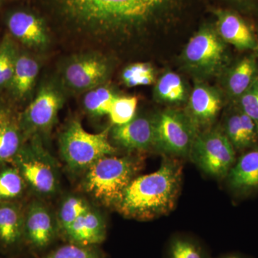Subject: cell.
Listing matches in <instances>:
<instances>
[{
    "label": "cell",
    "mask_w": 258,
    "mask_h": 258,
    "mask_svg": "<svg viewBox=\"0 0 258 258\" xmlns=\"http://www.w3.org/2000/svg\"><path fill=\"white\" fill-rule=\"evenodd\" d=\"M27 184L15 166L0 171V201H15L25 192Z\"/></svg>",
    "instance_id": "cell-27"
},
{
    "label": "cell",
    "mask_w": 258,
    "mask_h": 258,
    "mask_svg": "<svg viewBox=\"0 0 258 258\" xmlns=\"http://www.w3.org/2000/svg\"><path fill=\"white\" fill-rule=\"evenodd\" d=\"M164 258H212L200 241L186 235H175L166 244Z\"/></svg>",
    "instance_id": "cell-24"
},
{
    "label": "cell",
    "mask_w": 258,
    "mask_h": 258,
    "mask_svg": "<svg viewBox=\"0 0 258 258\" xmlns=\"http://www.w3.org/2000/svg\"><path fill=\"white\" fill-rule=\"evenodd\" d=\"M182 174V166L166 158L158 170L134 178L115 208L123 216L138 220L167 215L175 207Z\"/></svg>",
    "instance_id": "cell-2"
},
{
    "label": "cell",
    "mask_w": 258,
    "mask_h": 258,
    "mask_svg": "<svg viewBox=\"0 0 258 258\" xmlns=\"http://www.w3.org/2000/svg\"><path fill=\"white\" fill-rule=\"evenodd\" d=\"M121 79L128 87L149 86L155 82V71L150 63L137 62L123 70Z\"/></svg>",
    "instance_id": "cell-29"
},
{
    "label": "cell",
    "mask_w": 258,
    "mask_h": 258,
    "mask_svg": "<svg viewBox=\"0 0 258 258\" xmlns=\"http://www.w3.org/2000/svg\"><path fill=\"white\" fill-rule=\"evenodd\" d=\"M255 31L256 37H257V49H256L255 52H254V53L258 57V25L255 27Z\"/></svg>",
    "instance_id": "cell-35"
},
{
    "label": "cell",
    "mask_w": 258,
    "mask_h": 258,
    "mask_svg": "<svg viewBox=\"0 0 258 258\" xmlns=\"http://www.w3.org/2000/svg\"><path fill=\"white\" fill-rule=\"evenodd\" d=\"M237 9L247 13H258V0H229Z\"/></svg>",
    "instance_id": "cell-33"
},
{
    "label": "cell",
    "mask_w": 258,
    "mask_h": 258,
    "mask_svg": "<svg viewBox=\"0 0 258 258\" xmlns=\"http://www.w3.org/2000/svg\"><path fill=\"white\" fill-rule=\"evenodd\" d=\"M106 221L100 212L91 208L81 215L61 237L67 242L83 246H99L106 239Z\"/></svg>",
    "instance_id": "cell-20"
},
{
    "label": "cell",
    "mask_w": 258,
    "mask_h": 258,
    "mask_svg": "<svg viewBox=\"0 0 258 258\" xmlns=\"http://www.w3.org/2000/svg\"><path fill=\"white\" fill-rule=\"evenodd\" d=\"M215 258H250L248 257L247 255H245V254L241 253V252H228V253H226L224 254H222V255L219 256V257Z\"/></svg>",
    "instance_id": "cell-34"
},
{
    "label": "cell",
    "mask_w": 258,
    "mask_h": 258,
    "mask_svg": "<svg viewBox=\"0 0 258 258\" xmlns=\"http://www.w3.org/2000/svg\"><path fill=\"white\" fill-rule=\"evenodd\" d=\"M110 131L107 128L101 133L90 134L79 120H71L59 138L61 157L68 169L74 173L85 172L98 159L115 154L116 149L108 139Z\"/></svg>",
    "instance_id": "cell-5"
},
{
    "label": "cell",
    "mask_w": 258,
    "mask_h": 258,
    "mask_svg": "<svg viewBox=\"0 0 258 258\" xmlns=\"http://www.w3.org/2000/svg\"><path fill=\"white\" fill-rule=\"evenodd\" d=\"M220 128L236 152H244L258 145L257 125L236 103H229Z\"/></svg>",
    "instance_id": "cell-15"
},
{
    "label": "cell",
    "mask_w": 258,
    "mask_h": 258,
    "mask_svg": "<svg viewBox=\"0 0 258 258\" xmlns=\"http://www.w3.org/2000/svg\"><path fill=\"white\" fill-rule=\"evenodd\" d=\"M139 166V160L133 157H102L85 171L81 186L98 203L115 208Z\"/></svg>",
    "instance_id": "cell-3"
},
{
    "label": "cell",
    "mask_w": 258,
    "mask_h": 258,
    "mask_svg": "<svg viewBox=\"0 0 258 258\" xmlns=\"http://www.w3.org/2000/svg\"><path fill=\"white\" fill-rule=\"evenodd\" d=\"M8 26L12 35L26 46L42 49L48 44L45 24L40 17L33 13L15 12L8 19Z\"/></svg>",
    "instance_id": "cell-19"
},
{
    "label": "cell",
    "mask_w": 258,
    "mask_h": 258,
    "mask_svg": "<svg viewBox=\"0 0 258 258\" xmlns=\"http://www.w3.org/2000/svg\"><path fill=\"white\" fill-rule=\"evenodd\" d=\"M39 71L40 66L36 59L28 54L18 55L14 72L8 84L15 98L23 100L30 95L36 82Z\"/></svg>",
    "instance_id": "cell-21"
},
{
    "label": "cell",
    "mask_w": 258,
    "mask_h": 258,
    "mask_svg": "<svg viewBox=\"0 0 258 258\" xmlns=\"http://www.w3.org/2000/svg\"><path fill=\"white\" fill-rule=\"evenodd\" d=\"M24 209L15 201H0V250L13 256L24 244Z\"/></svg>",
    "instance_id": "cell-17"
},
{
    "label": "cell",
    "mask_w": 258,
    "mask_h": 258,
    "mask_svg": "<svg viewBox=\"0 0 258 258\" xmlns=\"http://www.w3.org/2000/svg\"><path fill=\"white\" fill-rule=\"evenodd\" d=\"M25 142L19 120L5 111L0 117V166L12 162Z\"/></svg>",
    "instance_id": "cell-22"
},
{
    "label": "cell",
    "mask_w": 258,
    "mask_h": 258,
    "mask_svg": "<svg viewBox=\"0 0 258 258\" xmlns=\"http://www.w3.org/2000/svg\"><path fill=\"white\" fill-rule=\"evenodd\" d=\"M235 103L254 120L258 129V79Z\"/></svg>",
    "instance_id": "cell-32"
},
{
    "label": "cell",
    "mask_w": 258,
    "mask_h": 258,
    "mask_svg": "<svg viewBox=\"0 0 258 258\" xmlns=\"http://www.w3.org/2000/svg\"><path fill=\"white\" fill-rule=\"evenodd\" d=\"M179 0H47L57 18L75 32L110 38L143 30L161 20Z\"/></svg>",
    "instance_id": "cell-1"
},
{
    "label": "cell",
    "mask_w": 258,
    "mask_h": 258,
    "mask_svg": "<svg viewBox=\"0 0 258 258\" xmlns=\"http://www.w3.org/2000/svg\"><path fill=\"white\" fill-rule=\"evenodd\" d=\"M28 140L12 163L34 192L40 198H50L60 186L57 163L44 148L41 138L34 137Z\"/></svg>",
    "instance_id": "cell-6"
},
{
    "label": "cell",
    "mask_w": 258,
    "mask_h": 258,
    "mask_svg": "<svg viewBox=\"0 0 258 258\" xmlns=\"http://www.w3.org/2000/svg\"><path fill=\"white\" fill-rule=\"evenodd\" d=\"M111 73V64L106 57L96 52L75 56L64 64L60 84L70 92L89 91L102 86Z\"/></svg>",
    "instance_id": "cell-10"
},
{
    "label": "cell",
    "mask_w": 258,
    "mask_h": 258,
    "mask_svg": "<svg viewBox=\"0 0 258 258\" xmlns=\"http://www.w3.org/2000/svg\"><path fill=\"white\" fill-rule=\"evenodd\" d=\"M91 208L90 203L83 197L75 195L66 197L60 204L57 216L60 237L78 218Z\"/></svg>",
    "instance_id": "cell-26"
},
{
    "label": "cell",
    "mask_w": 258,
    "mask_h": 258,
    "mask_svg": "<svg viewBox=\"0 0 258 258\" xmlns=\"http://www.w3.org/2000/svg\"><path fill=\"white\" fill-rule=\"evenodd\" d=\"M181 59L184 69L203 81L221 76L232 62L227 44L210 25H203L191 37Z\"/></svg>",
    "instance_id": "cell-4"
},
{
    "label": "cell",
    "mask_w": 258,
    "mask_h": 258,
    "mask_svg": "<svg viewBox=\"0 0 258 258\" xmlns=\"http://www.w3.org/2000/svg\"><path fill=\"white\" fill-rule=\"evenodd\" d=\"M225 96L221 90L196 79L186 101L185 113L198 129L207 130L213 124L223 108Z\"/></svg>",
    "instance_id": "cell-12"
},
{
    "label": "cell",
    "mask_w": 258,
    "mask_h": 258,
    "mask_svg": "<svg viewBox=\"0 0 258 258\" xmlns=\"http://www.w3.org/2000/svg\"><path fill=\"white\" fill-rule=\"evenodd\" d=\"M236 152L221 128H210L199 132L189 157L205 174L222 179L235 164Z\"/></svg>",
    "instance_id": "cell-9"
},
{
    "label": "cell",
    "mask_w": 258,
    "mask_h": 258,
    "mask_svg": "<svg viewBox=\"0 0 258 258\" xmlns=\"http://www.w3.org/2000/svg\"><path fill=\"white\" fill-rule=\"evenodd\" d=\"M5 111H5V110L4 109H3V108H2L1 107H0V117H1L2 115L4 114Z\"/></svg>",
    "instance_id": "cell-36"
},
{
    "label": "cell",
    "mask_w": 258,
    "mask_h": 258,
    "mask_svg": "<svg viewBox=\"0 0 258 258\" xmlns=\"http://www.w3.org/2000/svg\"><path fill=\"white\" fill-rule=\"evenodd\" d=\"M0 258H2V257H0Z\"/></svg>",
    "instance_id": "cell-37"
},
{
    "label": "cell",
    "mask_w": 258,
    "mask_h": 258,
    "mask_svg": "<svg viewBox=\"0 0 258 258\" xmlns=\"http://www.w3.org/2000/svg\"><path fill=\"white\" fill-rule=\"evenodd\" d=\"M258 57L254 52L231 62L222 74V93L229 103L238 101L258 79Z\"/></svg>",
    "instance_id": "cell-14"
},
{
    "label": "cell",
    "mask_w": 258,
    "mask_h": 258,
    "mask_svg": "<svg viewBox=\"0 0 258 258\" xmlns=\"http://www.w3.org/2000/svg\"><path fill=\"white\" fill-rule=\"evenodd\" d=\"M23 237L34 253L45 252L60 237L57 218L43 202L33 200L24 210Z\"/></svg>",
    "instance_id": "cell-11"
},
{
    "label": "cell",
    "mask_w": 258,
    "mask_h": 258,
    "mask_svg": "<svg viewBox=\"0 0 258 258\" xmlns=\"http://www.w3.org/2000/svg\"><path fill=\"white\" fill-rule=\"evenodd\" d=\"M41 258H105L98 246H83L67 243L50 249Z\"/></svg>",
    "instance_id": "cell-28"
},
{
    "label": "cell",
    "mask_w": 258,
    "mask_h": 258,
    "mask_svg": "<svg viewBox=\"0 0 258 258\" xmlns=\"http://www.w3.org/2000/svg\"><path fill=\"white\" fill-rule=\"evenodd\" d=\"M64 91L60 82L42 83L36 96L18 119L25 142L34 137L42 139L50 133L63 106Z\"/></svg>",
    "instance_id": "cell-7"
},
{
    "label": "cell",
    "mask_w": 258,
    "mask_h": 258,
    "mask_svg": "<svg viewBox=\"0 0 258 258\" xmlns=\"http://www.w3.org/2000/svg\"><path fill=\"white\" fill-rule=\"evenodd\" d=\"M18 55L14 45L6 39L0 47V88L9 84Z\"/></svg>",
    "instance_id": "cell-31"
},
{
    "label": "cell",
    "mask_w": 258,
    "mask_h": 258,
    "mask_svg": "<svg viewBox=\"0 0 258 258\" xmlns=\"http://www.w3.org/2000/svg\"><path fill=\"white\" fill-rule=\"evenodd\" d=\"M217 33L227 44L240 51L255 52L257 37L255 28L233 10L218 9L215 11Z\"/></svg>",
    "instance_id": "cell-13"
},
{
    "label": "cell",
    "mask_w": 258,
    "mask_h": 258,
    "mask_svg": "<svg viewBox=\"0 0 258 258\" xmlns=\"http://www.w3.org/2000/svg\"><path fill=\"white\" fill-rule=\"evenodd\" d=\"M112 140L128 151L154 149L152 117L135 116L128 123L114 125L110 131Z\"/></svg>",
    "instance_id": "cell-18"
},
{
    "label": "cell",
    "mask_w": 258,
    "mask_h": 258,
    "mask_svg": "<svg viewBox=\"0 0 258 258\" xmlns=\"http://www.w3.org/2000/svg\"><path fill=\"white\" fill-rule=\"evenodd\" d=\"M137 103L138 98L136 96L117 97L108 114L113 124H124L133 119Z\"/></svg>",
    "instance_id": "cell-30"
},
{
    "label": "cell",
    "mask_w": 258,
    "mask_h": 258,
    "mask_svg": "<svg viewBox=\"0 0 258 258\" xmlns=\"http://www.w3.org/2000/svg\"><path fill=\"white\" fill-rule=\"evenodd\" d=\"M154 98L161 103L179 105L186 103L190 91L184 80L173 71H166L157 80Z\"/></svg>",
    "instance_id": "cell-23"
},
{
    "label": "cell",
    "mask_w": 258,
    "mask_h": 258,
    "mask_svg": "<svg viewBox=\"0 0 258 258\" xmlns=\"http://www.w3.org/2000/svg\"><path fill=\"white\" fill-rule=\"evenodd\" d=\"M117 97L111 88L102 85L86 93L83 99V106L91 116H104L109 114Z\"/></svg>",
    "instance_id": "cell-25"
},
{
    "label": "cell",
    "mask_w": 258,
    "mask_h": 258,
    "mask_svg": "<svg viewBox=\"0 0 258 258\" xmlns=\"http://www.w3.org/2000/svg\"><path fill=\"white\" fill-rule=\"evenodd\" d=\"M225 179L237 198H247L258 193V145L237 158Z\"/></svg>",
    "instance_id": "cell-16"
},
{
    "label": "cell",
    "mask_w": 258,
    "mask_h": 258,
    "mask_svg": "<svg viewBox=\"0 0 258 258\" xmlns=\"http://www.w3.org/2000/svg\"><path fill=\"white\" fill-rule=\"evenodd\" d=\"M154 149L172 156H189L198 129L184 111L167 109L152 117Z\"/></svg>",
    "instance_id": "cell-8"
}]
</instances>
